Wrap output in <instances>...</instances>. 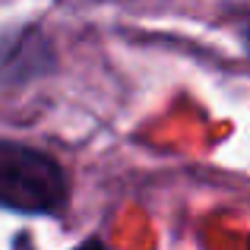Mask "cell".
<instances>
[{
	"label": "cell",
	"mask_w": 250,
	"mask_h": 250,
	"mask_svg": "<svg viewBox=\"0 0 250 250\" xmlns=\"http://www.w3.org/2000/svg\"><path fill=\"white\" fill-rule=\"evenodd\" d=\"M73 250H104V244H102V241H85V244L73 247Z\"/></svg>",
	"instance_id": "cell-3"
},
{
	"label": "cell",
	"mask_w": 250,
	"mask_h": 250,
	"mask_svg": "<svg viewBox=\"0 0 250 250\" xmlns=\"http://www.w3.org/2000/svg\"><path fill=\"white\" fill-rule=\"evenodd\" d=\"M54 67L51 42L38 29L0 35V83H25Z\"/></svg>",
	"instance_id": "cell-2"
},
{
	"label": "cell",
	"mask_w": 250,
	"mask_h": 250,
	"mask_svg": "<svg viewBox=\"0 0 250 250\" xmlns=\"http://www.w3.org/2000/svg\"><path fill=\"white\" fill-rule=\"evenodd\" d=\"M67 174L51 155L0 140V206L25 215H54L67 203Z\"/></svg>",
	"instance_id": "cell-1"
}]
</instances>
